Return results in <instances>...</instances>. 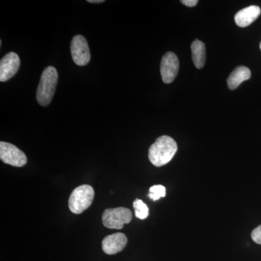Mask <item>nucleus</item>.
<instances>
[{
    "label": "nucleus",
    "mask_w": 261,
    "mask_h": 261,
    "mask_svg": "<svg viewBox=\"0 0 261 261\" xmlns=\"http://www.w3.org/2000/svg\"><path fill=\"white\" fill-rule=\"evenodd\" d=\"M181 3L184 5H186L187 7H195L198 3L197 0H181Z\"/></svg>",
    "instance_id": "nucleus-16"
},
{
    "label": "nucleus",
    "mask_w": 261,
    "mask_h": 261,
    "mask_svg": "<svg viewBox=\"0 0 261 261\" xmlns=\"http://www.w3.org/2000/svg\"><path fill=\"white\" fill-rule=\"evenodd\" d=\"M166 189L163 185H154L149 189V197L151 200H159L161 197H166Z\"/></svg>",
    "instance_id": "nucleus-14"
},
{
    "label": "nucleus",
    "mask_w": 261,
    "mask_h": 261,
    "mask_svg": "<svg viewBox=\"0 0 261 261\" xmlns=\"http://www.w3.org/2000/svg\"><path fill=\"white\" fill-rule=\"evenodd\" d=\"M251 238L255 243L261 245V225L253 229L251 233Z\"/></svg>",
    "instance_id": "nucleus-15"
},
{
    "label": "nucleus",
    "mask_w": 261,
    "mask_h": 261,
    "mask_svg": "<svg viewBox=\"0 0 261 261\" xmlns=\"http://www.w3.org/2000/svg\"><path fill=\"white\" fill-rule=\"evenodd\" d=\"M177 149L176 141L168 136H161L149 147V161L156 167L165 166L173 159Z\"/></svg>",
    "instance_id": "nucleus-1"
},
{
    "label": "nucleus",
    "mask_w": 261,
    "mask_h": 261,
    "mask_svg": "<svg viewBox=\"0 0 261 261\" xmlns=\"http://www.w3.org/2000/svg\"><path fill=\"white\" fill-rule=\"evenodd\" d=\"M70 53L75 64L84 66L90 61L91 55L87 39L82 35H76L72 39Z\"/></svg>",
    "instance_id": "nucleus-6"
},
{
    "label": "nucleus",
    "mask_w": 261,
    "mask_h": 261,
    "mask_svg": "<svg viewBox=\"0 0 261 261\" xmlns=\"http://www.w3.org/2000/svg\"><path fill=\"white\" fill-rule=\"evenodd\" d=\"M251 77V71L247 67L238 66L231 72L227 80L228 89L231 90L238 88L245 81L249 80Z\"/></svg>",
    "instance_id": "nucleus-11"
},
{
    "label": "nucleus",
    "mask_w": 261,
    "mask_h": 261,
    "mask_svg": "<svg viewBox=\"0 0 261 261\" xmlns=\"http://www.w3.org/2000/svg\"><path fill=\"white\" fill-rule=\"evenodd\" d=\"M20 60L18 55L10 51L0 61V81L7 82L13 78L20 68Z\"/></svg>",
    "instance_id": "nucleus-8"
},
{
    "label": "nucleus",
    "mask_w": 261,
    "mask_h": 261,
    "mask_svg": "<svg viewBox=\"0 0 261 261\" xmlns=\"http://www.w3.org/2000/svg\"><path fill=\"white\" fill-rule=\"evenodd\" d=\"M94 197V189L90 185H84L76 187L72 192L68 200L70 211L73 214H82L92 205Z\"/></svg>",
    "instance_id": "nucleus-3"
},
{
    "label": "nucleus",
    "mask_w": 261,
    "mask_h": 261,
    "mask_svg": "<svg viewBox=\"0 0 261 261\" xmlns=\"http://www.w3.org/2000/svg\"><path fill=\"white\" fill-rule=\"evenodd\" d=\"M179 69L177 56L172 51H168L163 56L161 63V74L165 84L172 83Z\"/></svg>",
    "instance_id": "nucleus-7"
},
{
    "label": "nucleus",
    "mask_w": 261,
    "mask_h": 261,
    "mask_svg": "<svg viewBox=\"0 0 261 261\" xmlns=\"http://www.w3.org/2000/svg\"><path fill=\"white\" fill-rule=\"evenodd\" d=\"M58 80V73L55 67L48 66L42 72L37 91V100L40 106L45 107L50 104Z\"/></svg>",
    "instance_id": "nucleus-2"
},
{
    "label": "nucleus",
    "mask_w": 261,
    "mask_h": 261,
    "mask_svg": "<svg viewBox=\"0 0 261 261\" xmlns=\"http://www.w3.org/2000/svg\"><path fill=\"white\" fill-rule=\"evenodd\" d=\"M0 159L15 167H23L27 163V155L23 151L8 142H0Z\"/></svg>",
    "instance_id": "nucleus-5"
},
{
    "label": "nucleus",
    "mask_w": 261,
    "mask_h": 261,
    "mask_svg": "<svg viewBox=\"0 0 261 261\" xmlns=\"http://www.w3.org/2000/svg\"><path fill=\"white\" fill-rule=\"evenodd\" d=\"M136 217L141 220L147 219L149 216V208L143 201L137 199L133 203Z\"/></svg>",
    "instance_id": "nucleus-13"
},
{
    "label": "nucleus",
    "mask_w": 261,
    "mask_h": 261,
    "mask_svg": "<svg viewBox=\"0 0 261 261\" xmlns=\"http://www.w3.org/2000/svg\"><path fill=\"white\" fill-rule=\"evenodd\" d=\"M132 216V211L126 207L106 209L102 214L103 225L108 228L121 229L124 224H129Z\"/></svg>",
    "instance_id": "nucleus-4"
},
{
    "label": "nucleus",
    "mask_w": 261,
    "mask_h": 261,
    "mask_svg": "<svg viewBox=\"0 0 261 261\" xmlns=\"http://www.w3.org/2000/svg\"><path fill=\"white\" fill-rule=\"evenodd\" d=\"M88 3H104V0H88Z\"/></svg>",
    "instance_id": "nucleus-17"
},
{
    "label": "nucleus",
    "mask_w": 261,
    "mask_h": 261,
    "mask_svg": "<svg viewBox=\"0 0 261 261\" xmlns=\"http://www.w3.org/2000/svg\"><path fill=\"white\" fill-rule=\"evenodd\" d=\"M260 8L256 5L247 7L236 13L234 16L235 23L242 28L248 27L260 16Z\"/></svg>",
    "instance_id": "nucleus-10"
},
{
    "label": "nucleus",
    "mask_w": 261,
    "mask_h": 261,
    "mask_svg": "<svg viewBox=\"0 0 261 261\" xmlns=\"http://www.w3.org/2000/svg\"><path fill=\"white\" fill-rule=\"evenodd\" d=\"M192 61L196 68L198 69L203 68L206 61V49L203 42L196 39L191 45Z\"/></svg>",
    "instance_id": "nucleus-12"
},
{
    "label": "nucleus",
    "mask_w": 261,
    "mask_h": 261,
    "mask_svg": "<svg viewBox=\"0 0 261 261\" xmlns=\"http://www.w3.org/2000/svg\"><path fill=\"white\" fill-rule=\"evenodd\" d=\"M127 238L123 233H115L103 239L102 250L108 255H115L122 251L127 245Z\"/></svg>",
    "instance_id": "nucleus-9"
},
{
    "label": "nucleus",
    "mask_w": 261,
    "mask_h": 261,
    "mask_svg": "<svg viewBox=\"0 0 261 261\" xmlns=\"http://www.w3.org/2000/svg\"><path fill=\"white\" fill-rule=\"evenodd\" d=\"M260 50H261V42H260Z\"/></svg>",
    "instance_id": "nucleus-18"
}]
</instances>
